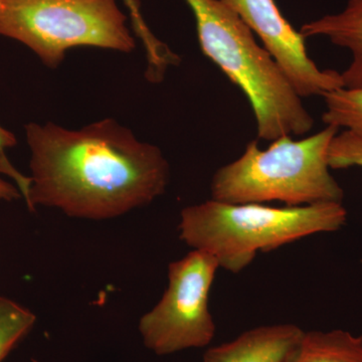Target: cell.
I'll use <instances>...</instances> for the list:
<instances>
[{
    "instance_id": "10",
    "label": "cell",
    "mask_w": 362,
    "mask_h": 362,
    "mask_svg": "<svg viewBox=\"0 0 362 362\" xmlns=\"http://www.w3.org/2000/svg\"><path fill=\"white\" fill-rule=\"evenodd\" d=\"M283 362H362V337L349 331H308Z\"/></svg>"
},
{
    "instance_id": "6",
    "label": "cell",
    "mask_w": 362,
    "mask_h": 362,
    "mask_svg": "<svg viewBox=\"0 0 362 362\" xmlns=\"http://www.w3.org/2000/svg\"><path fill=\"white\" fill-rule=\"evenodd\" d=\"M218 269L216 258L199 250L169 264L168 288L138 325L147 349L163 356L213 341L216 324L209 294Z\"/></svg>"
},
{
    "instance_id": "5",
    "label": "cell",
    "mask_w": 362,
    "mask_h": 362,
    "mask_svg": "<svg viewBox=\"0 0 362 362\" xmlns=\"http://www.w3.org/2000/svg\"><path fill=\"white\" fill-rule=\"evenodd\" d=\"M117 0H0V37L16 40L47 68L71 49L134 51V35Z\"/></svg>"
},
{
    "instance_id": "3",
    "label": "cell",
    "mask_w": 362,
    "mask_h": 362,
    "mask_svg": "<svg viewBox=\"0 0 362 362\" xmlns=\"http://www.w3.org/2000/svg\"><path fill=\"white\" fill-rule=\"evenodd\" d=\"M346 221L341 202L279 209L211 199L185 207L178 230L188 247L209 252L220 268L239 274L251 265L257 252L273 251L316 233L337 232Z\"/></svg>"
},
{
    "instance_id": "1",
    "label": "cell",
    "mask_w": 362,
    "mask_h": 362,
    "mask_svg": "<svg viewBox=\"0 0 362 362\" xmlns=\"http://www.w3.org/2000/svg\"><path fill=\"white\" fill-rule=\"evenodd\" d=\"M30 185L25 204L69 218L107 221L148 206L166 192L170 166L161 149L111 118L80 129L25 126Z\"/></svg>"
},
{
    "instance_id": "7",
    "label": "cell",
    "mask_w": 362,
    "mask_h": 362,
    "mask_svg": "<svg viewBox=\"0 0 362 362\" xmlns=\"http://www.w3.org/2000/svg\"><path fill=\"white\" fill-rule=\"evenodd\" d=\"M256 33L300 98L324 96L343 88L341 73L321 70L307 52L305 37L278 8L275 0H221Z\"/></svg>"
},
{
    "instance_id": "12",
    "label": "cell",
    "mask_w": 362,
    "mask_h": 362,
    "mask_svg": "<svg viewBox=\"0 0 362 362\" xmlns=\"http://www.w3.org/2000/svg\"><path fill=\"white\" fill-rule=\"evenodd\" d=\"M323 98L326 108L322 120L326 126L344 128L362 136V88H340Z\"/></svg>"
},
{
    "instance_id": "9",
    "label": "cell",
    "mask_w": 362,
    "mask_h": 362,
    "mask_svg": "<svg viewBox=\"0 0 362 362\" xmlns=\"http://www.w3.org/2000/svg\"><path fill=\"white\" fill-rule=\"evenodd\" d=\"M300 33L305 39L326 37L333 45L349 49L352 59L341 73L343 88H362V0H349L341 13L305 23Z\"/></svg>"
},
{
    "instance_id": "14",
    "label": "cell",
    "mask_w": 362,
    "mask_h": 362,
    "mask_svg": "<svg viewBox=\"0 0 362 362\" xmlns=\"http://www.w3.org/2000/svg\"><path fill=\"white\" fill-rule=\"evenodd\" d=\"M330 169L362 168V136L344 130L337 133L328 150Z\"/></svg>"
},
{
    "instance_id": "8",
    "label": "cell",
    "mask_w": 362,
    "mask_h": 362,
    "mask_svg": "<svg viewBox=\"0 0 362 362\" xmlns=\"http://www.w3.org/2000/svg\"><path fill=\"white\" fill-rule=\"evenodd\" d=\"M303 333L295 324L259 326L207 349L204 362H283Z\"/></svg>"
},
{
    "instance_id": "13",
    "label": "cell",
    "mask_w": 362,
    "mask_h": 362,
    "mask_svg": "<svg viewBox=\"0 0 362 362\" xmlns=\"http://www.w3.org/2000/svg\"><path fill=\"white\" fill-rule=\"evenodd\" d=\"M35 322L37 316L33 311L0 295V362L30 334Z\"/></svg>"
},
{
    "instance_id": "11",
    "label": "cell",
    "mask_w": 362,
    "mask_h": 362,
    "mask_svg": "<svg viewBox=\"0 0 362 362\" xmlns=\"http://www.w3.org/2000/svg\"><path fill=\"white\" fill-rule=\"evenodd\" d=\"M123 1L129 9L133 28L145 49L147 59L146 78L152 83L161 82L168 69L180 63V58L150 30L143 18L137 0Z\"/></svg>"
},
{
    "instance_id": "2",
    "label": "cell",
    "mask_w": 362,
    "mask_h": 362,
    "mask_svg": "<svg viewBox=\"0 0 362 362\" xmlns=\"http://www.w3.org/2000/svg\"><path fill=\"white\" fill-rule=\"evenodd\" d=\"M194 13L204 56L239 87L251 105L259 139L307 134L314 120L270 54L221 0H185Z\"/></svg>"
},
{
    "instance_id": "4",
    "label": "cell",
    "mask_w": 362,
    "mask_h": 362,
    "mask_svg": "<svg viewBox=\"0 0 362 362\" xmlns=\"http://www.w3.org/2000/svg\"><path fill=\"white\" fill-rule=\"evenodd\" d=\"M326 126L301 140L285 136L268 149L247 143L243 156L216 170L211 199L230 204L282 202L286 206L341 202L343 189L330 175L328 150L337 134Z\"/></svg>"
},
{
    "instance_id": "16",
    "label": "cell",
    "mask_w": 362,
    "mask_h": 362,
    "mask_svg": "<svg viewBox=\"0 0 362 362\" xmlns=\"http://www.w3.org/2000/svg\"><path fill=\"white\" fill-rule=\"evenodd\" d=\"M16 143V135L0 124V150L6 151V149L13 148Z\"/></svg>"
},
{
    "instance_id": "15",
    "label": "cell",
    "mask_w": 362,
    "mask_h": 362,
    "mask_svg": "<svg viewBox=\"0 0 362 362\" xmlns=\"http://www.w3.org/2000/svg\"><path fill=\"white\" fill-rule=\"evenodd\" d=\"M30 185V176L21 173L9 160L6 151L0 150V202L25 201Z\"/></svg>"
}]
</instances>
